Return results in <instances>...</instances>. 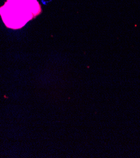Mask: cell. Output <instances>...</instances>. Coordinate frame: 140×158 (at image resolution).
Returning <instances> with one entry per match:
<instances>
[{"mask_svg":"<svg viewBox=\"0 0 140 158\" xmlns=\"http://www.w3.org/2000/svg\"><path fill=\"white\" fill-rule=\"evenodd\" d=\"M41 13L37 0H7L0 8L3 21L8 28L18 29Z\"/></svg>","mask_w":140,"mask_h":158,"instance_id":"1","label":"cell"}]
</instances>
